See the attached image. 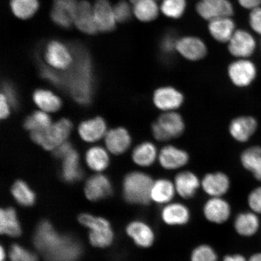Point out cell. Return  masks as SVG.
<instances>
[{
    "mask_svg": "<svg viewBox=\"0 0 261 261\" xmlns=\"http://www.w3.org/2000/svg\"><path fill=\"white\" fill-rule=\"evenodd\" d=\"M74 61L67 72L63 73V87H67L74 99L81 105H88L93 92L92 63L89 52L81 45L72 48Z\"/></svg>",
    "mask_w": 261,
    "mask_h": 261,
    "instance_id": "6da1fadb",
    "label": "cell"
},
{
    "mask_svg": "<svg viewBox=\"0 0 261 261\" xmlns=\"http://www.w3.org/2000/svg\"><path fill=\"white\" fill-rule=\"evenodd\" d=\"M34 243L48 261H76L81 255L79 242L72 238L60 236L46 221L39 225Z\"/></svg>",
    "mask_w": 261,
    "mask_h": 261,
    "instance_id": "7a4b0ae2",
    "label": "cell"
},
{
    "mask_svg": "<svg viewBox=\"0 0 261 261\" xmlns=\"http://www.w3.org/2000/svg\"><path fill=\"white\" fill-rule=\"evenodd\" d=\"M152 178L146 173L133 172L126 175L123 184L124 198L133 204L148 205L151 203Z\"/></svg>",
    "mask_w": 261,
    "mask_h": 261,
    "instance_id": "3957f363",
    "label": "cell"
},
{
    "mask_svg": "<svg viewBox=\"0 0 261 261\" xmlns=\"http://www.w3.org/2000/svg\"><path fill=\"white\" fill-rule=\"evenodd\" d=\"M72 128L70 120L62 119L46 129L31 132V138L37 144L50 151L65 142Z\"/></svg>",
    "mask_w": 261,
    "mask_h": 261,
    "instance_id": "277c9868",
    "label": "cell"
},
{
    "mask_svg": "<svg viewBox=\"0 0 261 261\" xmlns=\"http://www.w3.org/2000/svg\"><path fill=\"white\" fill-rule=\"evenodd\" d=\"M185 128L184 119L175 112L163 113L151 126L153 136L160 142L178 138L182 135Z\"/></svg>",
    "mask_w": 261,
    "mask_h": 261,
    "instance_id": "5b68a950",
    "label": "cell"
},
{
    "mask_svg": "<svg viewBox=\"0 0 261 261\" xmlns=\"http://www.w3.org/2000/svg\"><path fill=\"white\" fill-rule=\"evenodd\" d=\"M79 220L84 226L90 228V241L94 246L106 247L112 244L113 232L106 220L89 214H82Z\"/></svg>",
    "mask_w": 261,
    "mask_h": 261,
    "instance_id": "8992f818",
    "label": "cell"
},
{
    "mask_svg": "<svg viewBox=\"0 0 261 261\" xmlns=\"http://www.w3.org/2000/svg\"><path fill=\"white\" fill-rule=\"evenodd\" d=\"M257 73L255 64L248 59H238L228 68V75L231 83L240 88L250 86L255 80Z\"/></svg>",
    "mask_w": 261,
    "mask_h": 261,
    "instance_id": "52a82bcc",
    "label": "cell"
},
{
    "mask_svg": "<svg viewBox=\"0 0 261 261\" xmlns=\"http://www.w3.org/2000/svg\"><path fill=\"white\" fill-rule=\"evenodd\" d=\"M45 60L51 67L66 70L72 65L73 52L66 45L57 40L49 42L45 49Z\"/></svg>",
    "mask_w": 261,
    "mask_h": 261,
    "instance_id": "ba28073f",
    "label": "cell"
},
{
    "mask_svg": "<svg viewBox=\"0 0 261 261\" xmlns=\"http://www.w3.org/2000/svg\"><path fill=\"white\" fill-rule=\"evenodd\" d=\"M196 11L201 18L210 21L221 17H231L234 9L229 0H200Z\"/></svg>",
    "mask_w": 261,
    "mask_h": 261,
    "instance_id": "9c48e42d",
    "label": "cell"
},
{
    "mask_svg": "<svg viewBox=\"0 0 261 261\" xmlns=\"http://www.w3.org/2000/svg\"><path fill=\"white\" fill-rule=\"evenodd\" d=\"M256 41L250 32L240 29L237 30L228 42L230 54L238 59H248L255 51Z\"/></svg>",
    "mask_w": 261,
    "mask_h": 261,
    "instance_id": "30bf717a",
    "label": "cell"
},
{
    "mask_svg": "<svg viewBox=\"0 0 261 261\" xmlns=\"http://www.w3.org/2000/svg\"><path fill=\"white\" fill-rule=\"evenodd\" d=\"M78 5L77 0H54L50 12L51 20L62 28H70L74 24Z\"/></svg>",
    "mask_w": 261,
    "mask_h": 261,
    "instance_id": "8fae6325",
    "label": "cell"
},
{
    "mask_svg": "<svg viewBox=\"0 0 261 261\" xmlns=\"http://www.w3.org/2000/svg\"><path fill=\"white\" fill-rule=\"evenodd\" d=\"M203 214L210 223L223 224L230 219L231 205L223 197H211L203 205Z\"/></svg>",
    "mask_w": 261,
    "mask_h": 261,
    "instance_id": "7c38bea8",
    "label": "cell"
},
{
    "mask_svg": "<svg viewBox=\"0 0 261 261\" xmlns=\"http://www.w3.org/2000/svg\"><path fill=\"white\" fill-rule=\"evenodd\" d=\"M160 217L166 226L181 227L190 222L191 212L187 205L178 202H171L163 205Z\"/></svg>",
    "mask_w": 261,
    "mask_h": 261,
    "instance_id": "4fadbf2b",
    "label": "cell"
},
{
    "mask_svg": "<svg viewBox=\"0 0 261 261\" xmlns=\"http://www.w3.org/2000/svg\"><path fill=\"white\" fill-rule=\"evenodd\" d=\"M153 103L164 112H174L184 102V96L180 91L172 87H163L153 94Z\"/></svg>",
    "mask_w": 261,
    "mask_h": 261,
    "instance_id": "5bb4252c",
    "label": "cell"
},
{
    "mask_svg": "<svg viewBox=\"0 0 261 261\" xmlns=\"http://www.w3.org/2000/svg\"><path fill=\"white\" fill-rule=\"evenodd\" d=\"M126 233L136 246L143 249L151 247L155 242V233L153 228L146 222L136 220L127 226Z\"/></svg>",
    "mask_w": 261,
    "mask_h": 261,
    "instance_id": "9a60e30c",
    "label": "cell"
},
{
    "mask_svg": "<svg viewBox=\"0 0 261 261\" xmlns=\"http://www.w3.org/2000/svg\"><path fill=\"white\" fill-rule=\"evenodd\" d=\"M176 51L187 60L197 61L201 60L207 54V47L200 38L192 36L178 39Z\"/></svg>",
    "mask_w": 261,
    "mask_h": 261,
    "instance_id": "2e32d148",
    "label": "cell"
},
{
    "mask_svg": "<svg viewBox=\"0 0 261 261\" xmlns=\"http://www.w3.org/2000/svg\"><path fill=\"white\" fill-rule=\"evenodd\" d=\"M201 187L210 197H223L230 188V180L223 172L208 173L201 181Z\"/></svg>",
    "mask_w": 261,
    "mask_h": 261,
    "instance_id": "e0dca14e",
    "label": "cell"
},
{
    "mask_svg": "<svg viewBox=\"0 0 261 261\" xmlns=\"http://www.w3.org/2000/svg\"><path fill=\"white\" fill-rule=\"evenodd\" d=\"M93 12L98 32H110L116 29L117 21L109 0H96Z\"/></svg>",
    "mask_w": 261,
    "mask_h": 261,
    "instance_id": "ac0fdd59",
    "label": "cell"
},
{
    "mask_svg": "<svg viewBox=\"0 0 261 261\" xmlns=\"http://www.w3.org/2000/svg\"><path fill=\"white\" fill-rule=\"evenodd\" d=\"M258 124L254 117L249 116L238 117L231 120L228 130L230 135L237 142L249 141L256 133Z\"/></svg>",
    "mask_w": 261,
    "mask_h": 261,
    "instance_id": "d6986e66",
    "label": "cell"
},
{
    "mask_svg": "<svg viewBox=\"0 0 261 261\" xmlns=\"http://www.w3.org/2000/svg\"><path fill=\"white\" fill-rule=\"evenodd\" d=\"M160 164L168 170L184 167L189 162V156L184 149L168 145L163 147L158 156Z\"/></svg>",
    "mask_w": 261,
    "mask_h": 261,
    "instance_id": "ffe728a7",
    "label": "cell"
},
{
    "mask_svg": "<svg viewBox=\"0 0 261 261\" xmlns=\"http://www.w3.org/2000/svg\"><path fill=\"white\" fill-rule=\"evenodd\" d=\"M74 24L78 30L85 34L93 35L98 32L94 19L93 6L86 0L79 2Z\"/></svg>",
    "mask_w": 261,
    "mask_h": 261,
    "instance_id": "44dd1931",
    "label": "cell"
},
{
    "mask_svg": "<svg viewBox=\"0 0 261 261\" xmlns=\"http://www.w3.org/2000/svg\"><path fill=\"white\" fill-rule=\"evenodd\" d=\"M174 184L176 193L185 200H189L197 194L201 187V181L194 173L182 171L176 175Z\"/></svg>",
    "mask_w": 261,
    "mask_h": 261,
    "instance_id": "7402d4cb",
    "label": "cell"
},
{
    "mask_svg": "<svg viewBox=\"0 0 261 261\" xmlns=\"http://www.w3.org/2000/svg\"><path fill=\"white\" fill-rule=\"evenodd\" d=\"M112 184L106 176L95 175L90 177L86 182L85 194L91 201H98L109 197L112 194Z\"/></svg>",
    "mask_w": 261,
    "mask_h": 261,
    "instance_id": "603a6c76",
    "label": "cell"
},
{
    "mask_svg": "<svg viewBox=\"0 0 261 261\" xmlns=\"http://www.w3.org/2000/svg\"><path fill=\"white\" fill-rule=\"evenodd\" d=\"M208 22V29L212 37L222 43L229 41L237 31L236 23L231 17H221Z\"/></svg>",
    "mask_w": 261,
    "mask_h": 261,
    "instance_id": "cb8c5ba5",
    "label": "cell"
},
{
    "mask_svg": "<svg viewBox=\"0 0 261 261\" xmlns=\"http://www.w3.org/2000/svg\"><path fill=\"white\" fill-rule=\"evenodd\" d=\"M260 221L253 212H241L237 215L233 222L234 229L240 236L251 237L258 231Z\"/></svg>",
    "mask_w": 261,
    "mask_h": 261,
    "instance_id": "d4e9b609",
    "label": "cell"
},
{
    "mask_svg": "<svg viewBox=\"0 0 261 261\" xmlns=\"http://www.w3.org/2000/svg\"><path fill=\"white\" fill-rule=\"evenodd\" d=\"M130 143L132 139L128 130L125 128L113 129L106 134V145L114 154H123L129 148Z\"/></svg>",
    "mask_w": 261,
    "mask_h": 261,
    "instance_id": "484cf974",
    "label": "cell"
},
{
    "mask_svg": "<svg viewBox=\"0 0 261 261\" xmlns=\"http://www.w3.org/2000/svg\"><path fill=\"white\" fill-rule=\"evenodd\" d=\"M176 193L174 182L166 178H160L153 182L151 191V203L165 205L172 202Z\"/></svg>",
    "mask_w": 261,
    "mask_h": 261,
    "instance_id": "4316f807",
    "label": "cell"
},
{
    "mask_svg": "<svg viewBox=\"0 0 261 261\" xmlns=\"http://www.w3.org/2000/svg\"><path fill=\"white\" fill-rule=\"evenodd\" d=\"M106 123L102 117L87 120L81 124L79 127L80 135L85 141L96 142L105 135Z\"/></svg>",
    "mask_w": 261,
    "mask_h": 261,
    "instance_id": "83f0119b",
    "label": "cell"
},
{
    "mask_svg": "<svg viewBox=\"0 0 261 261\" xmlns=\"http://www.w3.org/2000/svg\"><path fill=\"white\" fill-rule=\"evenodd\" d=\"M240 160L244 168L261 182V146H253L244 150Z\"/></svg>",
    "mask_w": 261,
    "mask_h": 261,
    "instance_id": "f1b7e54d",
    "label": "cell"
},
{
    "mask_svg": "<svg viewBox=\"0 0 261 261\" xmlns=\"http://www.w3.org/2000/svg\"><path fill=\"white\" fill-rule=\"evenodd\" d=\"M79 161V154L74 149L64 159L62 176L65 181L74 182L83 177L84 173Z\"/></svg>",
    "mask_w": 261,
    "mask_h": 261,
    "instance_id": "f546056e",
    "label": "cell"
},
{
    "mask_svg": "<svg viewBox=\"0 0 261 261\" xmlns=\"http://www.w3.org/2000/svg\"><path fill=\"white\" fill-rule=\"evenodd\" d=\"M159 156L158 149L151 142H144L136 147L133 152V160L142 167H148L154 163Z\"/></svg>",
    "mask_w": 261,
    "mask_h": 261,
    "instance_id": "4dcf8cb0",
    "label": "cell"
},
{
    "mask_svg": "<svg viewBox=\"0 0 261 261\" xmlns=\"http://www.w3.org/2000/svg\"><path fill=\"white\" fill-rule=\"evenodd\" d=\"M160 8L156 0H139L133 5V14L139 21L148 22L155 20Z\"/></svg>",
    "mask_w": 261,
    "mask_h": 261,
    "instance_id": "1f68e13d",
    "label": "cell"
},
{
    "mask_svg": "<svg viewBox=\"0 0 261 261\" xmlns=\"http://www.w3.org/2000/svg\"><path fill=\"white\" fill-rule=\"evenodd\" d=\"M34 102L42 110L47 112H56L61 109L62 102L51 91L45 90H37L34 93Z\"/></svg>",
    "mask_w": 261,
    "mask_h": 261,
    "instance_id": "d6a6232c",
    "label": "cell"
},
{
    "mask_svg": "<svg viewBox=\"0 0 261 261\" xmlns=\"http://www.w3.org/2000/svg\"><path fill=\"white\" fill-rule=\"evenodd\" d=\"M10 7L14 15L19 19H28L38 11V0H11Z\"/></svg>",
    "mask_w": 261,
    "mask_h": 261,
    "instance_id": "836d02e7",
    "label": "cell"
},
{
    "mask_svg": "<svg viewBox=\"0 0 261 261\" xmlns=\"http://www.w3.org/2000/svg\"><path fill=\"white\" fill-rule=\"evenodd\" d=\"M0 231L2 233L15 237L21 233V228L19 226L15 212L13 208L1 211L0 213Z\"/></svg>",
    "mask_w": 261,
    "mask_h": 261,
    "instance_id": "e575fe53",
    "label": "cell"
},
{
    "mask_svg": "<svg viewBox=\"0 0 261 261\" xmlns=\"http://www.w3.org/2000/svg\"><path fill=\"white\" fill-rule=\"evenodd\" d=\"M86 162L91 169L102 171L109 165V156L103 148L93 147L87 152Z\"/></svg>",
    "mask_w": 261,
    "mask_h": 261,
    "instance_id": "d590c367",
    "label": "cell"
},
{
    "mask_svg": "<svg viewBox=\"0 0 261 261\" xmlns=\"http://www.w3.org/2000/svg\"><path fill=\"white\" fill-rule=\"evenodd\" d=\"M12 194L18 203L24 206H30L34 203V192L23 181L18 180L15 182L12 188Z\"/></svg>",
    "mask_w": 261,
    "mask_h": 261,
    "instance_id": "8d00e7d4",
    "label": "cell"
},
{
    "mask_svg": "<svg viewBox=\"0 0 261 261\" xmlns=\"http://www.w3.org/2000/svg\"><path fill=\"white\" fill-rule=\"evenodd\" d=\"M187 5L186 0H163L160 9L167 17L178 19L184 14Z\"/></svg>",
    "mask_w": 261,
    "mask_h": 261,
    "instance_id": "74e56055",
    "label": "cell"
},
{
    "mask_svg": "<svg viewBox=\"0 0 261 261\" xmlns=\"http://www.w3.org/2000/svg\"><path fill=\"white\" fill-rule=\"evenodd\" d=\"M51 124L50 117L46 113L36 112L25 119L24 127L26 129L34 132L46 129L51 125Z\"/></svg>",
    "mask_w": 261,
    "mask_h": 261,
    "instance_id": "f35d334b",
    "label": "cell"
},
{
    "mask_svg": "<svg viewBox=\"0 0 261 261\" xmlns=\"http://www.w3.org/2000/svg\"><path fill=\"white\" fill-rule=\"evenodd\" d=\"M217 251L210 245L201 244L192 250L190 261H218Z\"/></svg>",
    "mask_w": 261,
    "mask_h": 261,
    "instance_id": "ab89813d",
    "label": "cell"
},
{
    "mask_svg": "<svg viewBox=\"0 0 261 261\" xmlns=\"http://www.w3.org/2000/svg\"><path fill=\"white\" fill-rule=\"evenodd\" d=\"M113 10L116 21L120 23L129 21L133 14V9L125 0H121L117 3L114 6Z\"/></svg>",
    "mask_w": 261,
    "mask_h": 261,
    "instance_id": "60d3db41",
    "label": "cell"
},
{
    "mask_svg": "<svg viewBox=\"0 0 261 261\" xmlns=\"http://www.w3.org/2000/svg\"><path fill=\"white\" fill-rule=\"evenodd\" d=\"M9 255L12 261H38L34 253L16 244L11 247Z\"/></svg>",
    "mask_w": 261,
    "mask_h": 261,
    "instance_id": "b9f144b4",
    "label": "cell"
},
{
    "mask_svg": "<svg viewBox=\"0 0 261 261\" xmlns=\"http://www.w3.org/2000/svg\"><path fill=\"white\" fill-rule=\"evenodd\" d=\"M40 73L42 77L55 86L59 87H63V73H58L57 71L51 69L45 65H42L41 67Z\"/></svg>",
    "mask_w": 261,
    "mask_h": 261,
    "instance_id": "7bdbcfd3",
    "label": "cell"
},
{
    "mask_svg": "<svg viewBox=\"0 0 261 261\" xmlns=\"http://www.w3.org/2000/svg\"><path fill=\"white\" fill-rule=\"evenodd\" d=\"M247 203L250 210L255 214H261V187H257L248 196Z\"/></svg>",
    "mask_w": 261,
    "mask_h": 261,
    "instance_id": "ee69618b",
    "label": "cell"
},
{
    "mask_svg": "<svg viewBox=\"0 0 261 261\" xmlns=\"http://www.w3.org/2000/svg\"><path fill=\"white\" fill-rule=\"evenodd\" d=\"M249 24L256 34L261 36V6L251 11Z\"/></svg>",
    "mask_w": 261,
    "mask_h": 261,
    "instance_id": "f6af8a7d",
    "label": "cell"
},
{
    "mask_svg": "<svg viewBox=\"0 0 261 261\" xmlns=\"http://www.w3.org/2000/svg\"><path fill=\"white\" fill-rule=\"evenodd\" d=\"M3 90L5 92V96L8 102L11 104L14 109L18 107V97L16 95L14 88L13 87L11 84L5 82L3 85Z\"/></svg>",
    "mask_w": 261,
    "mask_h": 261,
    "instance_id": "bcb514c9",
    "label": "cell"
},
{
    "mask_svg": "<svg viewBox=\"0 0 261 261\" xmlns=\"http://www.w3.org/2000/svg\"><path fill=\"white\" fill-rule=\"evenodd\" d=\"M178 40H176L174 35L168 34L163 39L161 48L165 54H172L176 50V44Z\"/></svg>",
    "mask_w": 261,
    "mask_h": 261,
    "instance_id": "7dc6e473",
    "label": "cell"
},
{
    "mask_svg": "<svg viewBox=\"0 0 261 261\" xmlns=\"http://www.w3.org/2000/svg\"><path fill=\"white\" fill-rule=\"evenodd\" d=\"M72 145L68 142H65L54 149V155L57 159H64L73 150Z\"/></svg>",
    "mask_w": 261,
    "mask_h": 261,
    "instance_id": "c3c4849f",
    "label": "cell"
},
{
    "mask_svg": "<svg viewBox=\"0 0 261 261\" xmlns=\"http://www.w3.org/2000/svg\"><path fill=\"white\" fill-rule=\"evenodd\" d=\"M0 106H1V110H0V117L2 119L7 118L9 115V109L8 103V100L4 94H1L0 97Z\"/></svg>",
    "mask_w": 261,
    "mask_h": 261,
    "instance_id": "681fc988",
    "label": "cell"
},
{
    "mask_svg": "<svg viewBox=\"0 0 261 261\" xmlns=\"http://www.w3.org/2000/svg\"><path fill=\"white\" fill-rule=\"evenodd\" d=\"M238 2L243 8L250 11L261 6V0H238Z\"/></svg>",
    "mask_w": 261,
    "mask_h": 261,
    "instance_id": "f907efd6",
    "label": "cell"
},
{
    "mask_svg": "<svg viewBox=\"0 0 261 261\" xmlns=\"http://www.w3.org/2000/svg\"><path fill=\"white\" fill-rule=\"evenodd\" d=\"M222 261H248L242 254H228L224 256Z\"/></svg>",
    "mask_w": 261,
    "mask_h": 261,
    "instance_id": "816d5d0a",
    "label": "cell"
},
{
    "mask_svg": "<svg viewBox=\"0 0 261 261\" xmlns=\"http://www.w3.org/2000/svg\"><path fill=\"white\" fill-rule=\"evenodd\" d=\"M248 261H261V253L253 254Z\"/></svg>",
    "mask_w": 261,
    "mask_h": 261,
    "instance_id": "f5cc1de1",
    "label": "cell"
},
{
    "mask_svg": "<svg viewBox=\"0 0 261 261\" xmlns=\"http://www.w3.org/2000/svg\"><path fill=\"white\" fill-rule=\"evenodd\" d=\"M5 258V252L4 250H3V248L1 247V250H0V259L1 261L4 260Z\"/></svg>",
    "mask_w": 261,
    "mask_h": 261,
    "instance_id": "db71d44e",
    "label": "cell"
}]
</instances>
